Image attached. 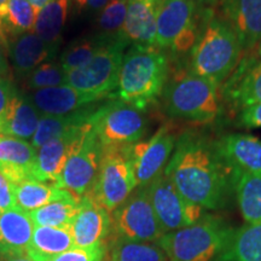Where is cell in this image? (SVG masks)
<instances>
[{
    "instance_id": "1",
    "label": "cell",
    "mask_w": 261,
    "mask_h": 261,
    "mask_svg": "<svg viewBox=\"0 0 261 261\" xmlns=\"http://www.w3.org/2000/svg\"><path fill=\"white\" fill-rule=\"evenodd\" d=\"M177 190L204 211L221 210L234 189V169L221 154L218 142L194 132L178 137L165 168Z\"/></svg>"
},
{
    "instance_id": "2",
    "label": "cell",
    "mask_w": 261,
    "mask_h": 261,
    "mask_svg": "<svg viewBox=\"0 0 261 261\" xmlns=\"http://www.w3.org/2000/svg\"><path fill=\"white\" fill-rule=\"evenodd\" d=\"M169 76L167 54L155 45L132 44L123 56L117 97L145 110L162 96Z\"/></svg>"
},
{
    "instance_id": "3",
    "label": "cell",
    "mask_w": 261,
    "mask_h": 261,
    "mask_svg": "<svg viewBox=\"0 0 261 261\" xmlns=\"http://www.w3.org/2000/svg\"><path fill=\"white\" fill-rule=\"evenodd\" d=\"M241 47L236 33L223 17L207 12L200 35L190 51V71L220 85L240 61Z\"/></svg>"
},
{
    "instance_id": "4",
    "label": "cell",
    "mask_w": 261,
    "mask_h": 261,
    "mask_svg": "<svg viewBox=\"0 0 261 261\" xmlns=\"http://www.w3.org/2000/svg\"><path fill=\"white\" fill-rule=\"evenodd\" d=\"M234 228L207 214L190 226L167 232L158 243L168 261H218Z\"/></svg>"
},
{
    "instance_id": "5",
    "label": "cell",
    "mask_w": 261,
    "mask_h": 261,
    "mask_svg": "<svg viewBox=\"0 0 261 261\" xmlns=\"http://www.w3.org/2000/svg\"><path fill=\"white\" fill-rule=\"evenodd\" d=\"M162 98L169 117L191 123L214 121L221 110L219 85L192 71L167 81Z\"/></svg>"
},
{
    "instance_id": "6",
    "label": "cell",
    "mask_w": 261,
    "mask_h": 261,
    "mask_svg": "<svg viewBox=\"0 0 261 261\" xmlns=\"http://www.w3.org/2000/svg\"><path fill=\"white\" fill-rule=\"evenodd\" d=\"M127 44L123 35L108 41L86 65L67 73L68 86L100 100L112 97L119 85Z\"/></svg>"
},
{
    "instance_id": "7",
    "label": "cell",
    "mask_w": 261,
    "mask_h": 261,
    "mask_svg": "<svg viewBox=\"0 0 261 261\" xmlns=\"http://www.w3.org/2000/svg\"><path fill=\"white\" fill-rule=\"evenodd\" d=\"M203 15L194 0H165L156 22L155 46L174 55L190 54L203 25Z\"/></svg>"
},
{
    "instance_id": "8",
    "label": "cell",
    "mask_w": 261,
    "mask_h": 261,
    "mask_svg": "<svg viewBox=\"0 0 261 261\" xmlns=\"http://www.w3.org/2000/svg\"><path fill=\"white\" fill-rule=\"evenodd\" d=\"M143 112L120 99L97 108L91 123L103 148H122L140 142L148 128Z\"/></svg>"
},
{
    "instance_id": "9",
    "label": "cell",
    "mask_w": 261,
    "mask_h": 261,
    "mask_svg": "<svg viewBox=\"0 0 261 261\" xmlns=\"http://www.w3.org/2000/svg\"><path fill=\"white\" fill-rule=\"evenodd\" d=\"M128 146L103 148L96 181L90 194L100 205L114 212L138 188Z\"/></svg>"
},
{
    "instance_id": "10",
    "label": "cell",
    "mask_w": 261,
    "mask_h": 261,
    "mask_svg": "<svg viewBox=\"0 0 261 261\" xmlns=\"http://www.w3.org/2000/svg\"><path fill=\"white\" fill-rule=\"evenodd\" d=\"M113 227L121 240L132 242H158L165 232L150 202L148 188L139 187L113 212Z\"/></svg>"
},
{
    "instance_id": "11",
    "label": "cell",
    "mask_w": 261,
    "mask_h": 261,
    "mask_svg": "<svg viewBox=\"0 0 261 261\" xmlns=\"http://www.w3.org/2000/svg\"><path fill=\"white\" fill-rule=\"evenodd\" d=\"M146 188L150 202L165 233L190 226L207 215L203 208L189 202L177 190L165 172Z\"/></svg>"
},
{
    "instance_id": "12",
    "label": "cell",
    "mask_w": 261,
    "mask_h": 261,
    "mask_svg": "<svg viewBox=\"0 0 261 261\" xmlns=\"http://www.w3.org/2000/svg\"><path fill=\"white\" fill-rule=\"evenodd\" d=\"M177 139L171 126L162 125L149 139L128 145L127 149L138 187H146L165 171Z\"/></svg>"
},
{
    "instance_id": "13",
    "label": "cell",
    "mask_w": 261,
    "mask_h": 261,
    "mask_svg": "<svg viewBox=\"0 0 261 261\" xmlns=\"http://www.w3.org/2000/svg\"><path fill=\"white\" fill-rule=\"evenodd\" d=\"M102 156L103 146L96 132L91 128L80 148L65 163L57 187L67 189L76 197L90 192L96 181Z\"/></svg>"
},
{
    "instance_id": "14",
    "label": "cell",
    "mask_w": 261,
    "mask_h": 261,
    "mask_svg": "<svg viewBox=\"0 0 261 261\" xmlns=\"http://www.w3.org/2000/svg\"><path fill=\"white\" fill-rule=\"evenodd\" d=\"M91 128L92 123L90 121L39 148L35 160L34 180L57 185L65 163L80 148Z\"/></svg>"
},
{
    "instance_id": "15",
    "label": "cell",
    "mask_w": 261,
    "mask_h": 261,
    "mask_svg": "<svg viewBox=\"0 0 261 261\" xmlns=\"http://www.w3.org/2000/svg\"><path fill=\"white\" fill-rule=\"evenodd\" d=\"M112 227L110 212L98 203L90 192L81 196L76 215L69 227L75 247L89 248L103 243Z\"/></svg>"
},
{
    "instance_id": "16",
    "label": "cell",
    "mask_w": 261,
    "mask_h": 261,
    "mask_svg": "<svg viewBox=\"0 0 261 261\" xmlns=\"http://www.w3.org/2000/svg\"><path fill=\"white\" fill-rule=\"evenodd\" d=\"M223 17L236 33L242 50L261 41V0H221Z\"/></svg>"
},
{
    "instance_id": "17",
    "label": "cell",
    "mask_w": 261,
    "mask_h": 261,
    "mask_svg": "<svg viewBox=\"0 0 261 261\" xmlns=\"http://www.w3.org/2000/svg\"><path fill=\"white\" fill-rule=\"evenodd\" d=\"M60 47L61 42H47L32 32L10 41L8 51L15 74L24 79L39 65L54 61Z\"/></svg>"
},
{
    "instance_id": "18",
    "label": "cell",
    "mask_w": 261,
    "mask_h": 261,
    "mask_svg": "<svg viewBox=\"0 0 261 261\" xmlns=\"http://www.w3.org/2000/svg\"><path fill=\"white\" fill-rule=\"evenodd\" d=\"M37 149L22 139L0 135V173L11 184L34 180Z\"/></svg>"
},
{
    "instance_id": "19",
    "label": "cell",
    "mask_w": 261,
    "mask_h": 261,
    "mask_svg": "<svg viewBox=\"0 0 261 261\" xmlns=\"http://www.w3.org/2000/svg\"><path fill=\"white\" fill-rule=\"evenodd\" d=\"M165 0H129L122 34L128 42L155 45L156 22Z\"/></svg>"
},
{
    "instance_id": "20",
    "label": "cell",
    "mask_w": 261,
    "mask_h": 261,
    "mask_svg": "<svg viewBox=\"0 0 261 261\" xmlns=\"http://www.w3.org/2000/svg\"><path fill=\"white\" fill-rule=\"evenodd\" d=\"M34 224L18 207L0 213V257L25 256Z\"/></svg>"
},
{
    "instance_id": "21",
    "label": "cell",
    "mask_w": 261,
    "mask_h": 261,
    "mask_svg": "<svg viewBox=\"0 0 261 261\" xmlns=\"http://www.w3.org/2000/svg\"><path fill=\"white\" fill-rule=\"evenodd\" d=\"M29 97L42 115H67L100 100L68 85L35 90Z\"/></svg>"
},
{
    "instance_id": "22",
    "label": "cell",
    "mask_w": 261,
    "mask_h": 261,
    "mask_svg": "<svg viewBox=\"0 0 261 261\" xmlns=\"http://www.w3.org/2000/svg\"><path fill=\"white\" fill-rule=\"evenodd\" d=\"M42 114L32 102L31 97L15 90L6 109L4 125L0 135L22 140L33 138Z\"/></svg>"
},
{
    "instance_id": "23",
    "label": "cell",
    "mask_w": 261,
    "mask_h": 261,
    "mask_svg": "<svg viewBox=\"0 0 261 261\" xmlns=\"http://www.w3.org/2000/svg\"><path fill=\"white\" fill-rule=\"evenodd\" d=\"M218 145L234 169L261 177V139L250 135L232 133L218 140Z\"/></svg>"
},
{
    "instance_id": "24",
    "label": "cell",
    "mask_w": 261,
    "mask_h": 261,
    "mask_svg": "<svg viewBox=\"0 0 261 261\" xmlns=\"http://www.w3.org/2000/svg\"><path fill=\"white\" fill-rule=\"evenodd\" d=\"M75 248L69 228L34 226L25 257L33 261H52Z\"/></svg>"
},
{
    "instance_id": "25",
    "label": "cell",
    "mask_w": 261,
    "mask_h": 261,
    "mask_svg": "<svg viewBox=\"0 0 261 261\" xmlns=\"http://www.w3.org/2000/svg\"><path fill=\"white\" fill-rule=\"evenodd\" d=\"M96 110L97 108L89 106L67 115H41L35 135L31 140V144L33 148L38 150L51 140L60 138L77 127L86 125L91 121V117Z\"/></svg>"
},
{
    "instance_id": "26",
    "label": "cell",
    "mask_w": 261,
    "mask_h": 261,
    "mask_svg": "<svg viewBox=\"0 0 261 261\" xmlns=\"http://www.w3.org/2000/svg\"><path fill=\"white\" fill-rule=\"evenodd\" d=\"M14 192L16 207L25 213L55 201L79 198L67 189L57 187L56 184H46L37 180H25L14 184Z\"/></svg>"
},
{
    "instance_id": "27",
    "label": "cell",
    "mask_w": 261,
    "mask_h": 261,
    "mask_svg": "<svg viewBox=\"0 0 261 261\" xmlns=\"http://www.w3.org/2000/svg\"><path fill=\"white\" fill-rule=\"evenodd\" d=\"M38 11L28 0H9L0 11V38L6 50L10 41L32 33Z\"/></svg>"
},
{
    "instance_id": "28",
    "label": "cell",
    "mask_w": 261,
    "mask_h": 261,
    "mask_svg": "<svg viewBox=\"0 0 261 261\" xmlns=\"http://www.w3.org/2000/svg\"><path fill=\"white\" fill-rule=\"evenodd\" d=\"M218 261H261V223H246L234 230Z\"/></svg>"
},
{
    "instance_id": "29",
    "label": "cell",
    "mask_w": 261,
    "mask_h": 261,
    "mask_svg": "<svg viewBox=\"0 0 261 261\" xmlns=\"http://www.w3.org/2000/svg\"><path fill=\"white\" fill-rule=\"evenodd\" d=\"M234 191H236L238 207L246 223H261L260 175L236 169Z\"/></svg>"
},
{
    "instance_id": "30",
    "label": "cell",
    "mask_w": 261,
    "mask_h": 261,
    "mask_svg": "<svg viewBox=\"0 0 261 261\" xmlns=\"http://www.w3.org/2000/svg\"><path fill=\"white\" fill-rule=\"evenodd\" d=\"M68 11L69 0H52L38 11L33 33L47 42H61Z\"/></svg>"
},
{
    "instance_id": "31",
    "label": "cell",
    "mask_w": 261,
    "mask_h": 261,
    "mask_svg": "<svg viewBox=\"0 0 261 261\" xmlns=\"http://www.w3.org/2000/svg\"><path fill=\"white\" fill-rule=\"evenodd\" d=\"M226 96L234 106L241 108V110L261 104V62L243 70V73L230 84Z\"/></svg>"
},
{
    "instance_id": "32",
    "label": "cell",
    "mask_w": 261,
    "mask_h": 261,
    "mask_svg": "<svg viewBox=\"0 0 261 261\" xmlns=\"http://www.w3.org/2000/svg\"><path fill=\"white\" fill-rule=\"evenodd\" d=\"M112 39L113 38L106 37L103 34H98L90 38L77 39V40L70 42L69 46H67L60 58V63L63 70L65 73H69L71 70L79 69L86 65L96 56L97 52Z\"/></svg>"
},
{
    "instance_id": "33",
    "label": "cell",
    "mask_w": 261,
    "mask_h": 261,
    "mask_svg": "<svg viewBox=\"0 0 261 261\" xmlns=\"http://www.w3.org/2000/svg\"><path fill=\"white\" fill-rule=\"evenodd\" d=\"M79 198L51 202L38 210L29 212L28 215L34 226L69 228L76 215Z\"/></svg>"
},
{
    "instance_id": "34",
    "label": "cell",
    "mask_w": 261,
    "mask_h": 261,
    "mask_svg": "<svg viewBox=\"0 0 261 261\" xmlns=\"http://www.w3.org/2000/svg\"><path fill=\"white\" fill-rule=\"evenodd\" d=\"M112 261H168L159 244L132 242L120 238L112 252Z\"/></svg>"
},
{
    "instance_id": "35",
    "label": "cell",
    "mask_w": 261,
    "mask_h": 261,
    "mask_svg": "<svg viewBox=\"0 0 261 261\" xmlns=\"http://www.w3.org/2000/svg\"><path fill=\"white\" fill-rule=\"evenodd\" d=\"M24 80L31 90L48 89L67 85V73L62 68L60 61H50L35 68L24 77Z\"/></svg>"
},
{
    "instance_id": "36",
    "label": "cell",
    "mask_w": 261,
    "mask_h": 261,
    "mask_svg": "<svg viewBox=\"0 0 261 261\" xmlns=\"http://www.w3.org/2000/svg\"><path fill=\"white\" fill-rule=\"evenodd\" d=\"M127 15V0H109L100 11L97 24L100 34L115 38L122 34Z\"/></svg>"
},
{
    "instance_id": "37",
    "label": "cell",
    "mask_w": 261,
    "mask_h": 261,
    "mask_svg": "<svg viewBox=\"0 0 261 261\" xmlns=\"http://www.w3.org/2000/svg\"><path fill=\"white\" fill-rule=\"evenodd\" d=\"M106 255L104 243L96 244L89 248L75 247L68 252L62 253L52 261H103Z\"/></svg>"
},
{
    "instance_id": "38",
    "label": "cell",
    "mask_w": 261,
    "mask_h": 261,
    "mask_svg": "<svg viewBox=\"0 0 261 261\" xmlns=\"http://www.w3.org/2000/svg\"><path fill=\"white\" fill-rule=\"evenodd\" d=\"M16 208L14 184L0 173V213Z\"/></svg>"
},
{
    "instance_id": "39",
    "label": "cell",
    "mask_w": 261,
    "mask_h": 261,
    "mask_svg": "<svg viewBox=\"0 0 261 261\" xmlns=\"http://www.w3.org/2000/svg\"><path fill=\"white\" fill-rule=\"evenodd\" d=\"M238 122L247 128H259L261 127V104L244 108L241 110Z\"/></svg>"
},
{
    "instance_id": "40",
    "label": "cell",
    "mask_w": 261,
    "mask_h": 261,
    "mask_svg": "<svg viewBox=\"0 0 261 261\" xmlns=\"http://www.w3.org/2000/svg\"><path fill=\"white\" fill-rule=\"evenodd\" d=\"M16 87L12 83L5 77H0V133H2L3 125H4L5 114L8 106L14 94Z\"/></svg>"
},
{
    "instance_id": "41",
    "label": "cell",
    "mask_w": 261,
    "mask_h": 261,
    "mask_svg": "<svg viewBox=\"0 0 261 261\" xmlns=\"http://www.w3.org/2000/svg\"><path fill=\"white\" fill-rule=\"evenodd\" d=\"M109 0H74L80 10H102Z\"/></svg>"
},
{
    "instance_id": "42",
    "label": "cell",
    "mask_w": 261,
    "mask_h": 261,
    "mask_svg": "<svg viewBox=\"0 0 261 261\" xmlns=\"http://www.w3.org/2000/svg\"><path fill=\"white\" fill-rule=\"evenodd\" d=\"M8 60H6V54H5V45L3 42L2 38H0V77H3L8 73Z\"/></svg>"
},
{
    "instance_id": "43",
    "label": "cell",
    "mask_w": 261,
    "mask_h": 261,
    "mask_svg": "<svg viewBox=\"0 0 261 261\" xmlns=\"http://www.w3.org/2000/svg\"><path fill=\"white\" fill-rule=\"evenodd\" d=\"M29 3H31V5L37 11L39 10H41L44 6H46L48 3H51L52 0H28Z\"/></svg>"
},
{
    "instance_id": "44",
    "label": "cell",
    "mask_w": 261,
    "mask_h": 261,
    "mask_svg": "<svg viewBox=\"0 0 261 261\" xmlns=\"http://www.w3.org/2000/svg\"><path fill=\"white\" fill-rule=\"evenodd\" d=\"M0 261H33L25 256H15V257H0Z\"/></svg>"
},
{
    "instance_id": "45",
    "label": "cell",
    "mask_w": 261,
    "mask_h": 261,
    "mask_svg": "<svg viewBox=\"0 0 261 261\" xmlns=\"http://www.w3.org/2000/svg\"><path fill=\"white\" fill-rule=\"evenodd\" d=\"M194 2L197 3V4H212V3H215L217 0H194Z\"/></svg>"
},
{
    "instance_id": "46",
    "label": "cell",
    "mask_w": 261,
    "mask_h": 261,
    "mask_svg": "<svg viewBox=\"0 0 261 261\" xmlns=\"http://www.w3.org/2000/svg\"><path fill=\"white\" fill-rule=\"evenodd\" d=\"M8 2H9V0H0V11H2L3 8H4L5 4H6V3H8Z\"/></svg>"
},
{
    "instance_id": "47",
    "label": "cell",
    "mask_w": 261,
    "mask_h": 261,
    "mask_svg": "<svg viewBox=\"0 0 261 261\" xmlns=\"http://www.w3.org/2000/svg\"><path fill=\"white\" fill-rule=\"evenodd\" d=\"M257 52H259V56L261 57V41L259 42V45H257Z\"/></svg>"
},
{
    "instance_id": "48",
    "label": "cell",
    "mask_w": 261,
    "mask_h": 261,
    "mask_svg": "<svg viewBox=\"0 0 261 261\" xmlns=\"http://www.w3.org/2000/svg\"><path fill=\"white\" fill-rule=\"evenodd\" d=\"M127 2H129V0H127Z\"/></svg>"
}]
</instances>
